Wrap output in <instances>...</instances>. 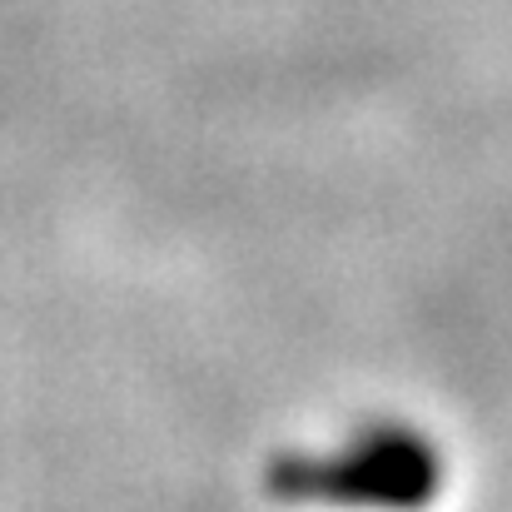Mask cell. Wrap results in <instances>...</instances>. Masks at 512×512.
I'll use <instances>...</instances> for the list:
<instances>
[{
	"mask_svg": "<svg viewBox=\"0 0 512 512\" xmlns=\"http://www.w3.org/2000/svg\"><path fill=\"white\" fill-rule=\"evenodd\" d=\"M264 483L279 503L423 512L443 488V458L408 423H368L329 453H279Z\"/></svg>",
	"mask_w": 512,
	"mask_h": 512,
	"instance_id": "cell-1",
	"label": "cell"
}]
</instances>
